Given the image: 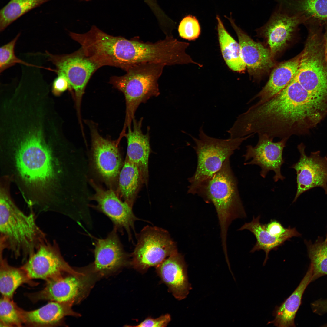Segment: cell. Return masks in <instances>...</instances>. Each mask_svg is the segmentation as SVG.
Returning a JSON list of instances; mask_svg holds the SVG:
<instances>
[{"instance_id":"cell-1","label":"cell","mask_w":327,"mask_h":327,"mask_svg":"<svg viewBox=\"0 0 327 327\" xmlns=\"http://www.w3.org/2000/svg\"><path fill=\"white\" fill-rule=\"evenodd\" d=\"M68 144L60 130L39 120L23 123L2 137V149L13 155L18 176L26 187L36 193L33 203L38 193L35 204L45 205L54 202L51 193L64 174V167L54 153Z\"/></svg>"},{"instance_id":"cell-19","label":"cell","mask_w":327,"mask_h":327,"mask_svg":"<svg viewBox=\"0 0 327 327\" xmlns=\"http://www.w3.org/2000/svg\"><path fill=\"white\" fill-rule=\"evenodd\" d=\"M230 21L237 36L242 58L249 72L258 75L269 70L274 65L270 50L252 39L238 26L231 16H225Z\"/></svg>"},{"instance_id":"cell-27","label":"cell","mask_w":327,"mask_h":327,"mask_svg":"<svg viewBox=\"0 0 327 327\" xmlns=\"http://www.w3.org/2000/svg\"><path fill=\"white\" fill-rule=\"evenodd\" d=\"M25 283L31 286L37 284L29 278L21 267L10 265L3 257V253H0V291L2 296L12 299L15 290Z\"/></svg>"},{"instance_id":"cell-10","label":"cell","mask_w":327,"mask_h":327,"mask_svg":"<svg viewBox=\"0 0 327 327\" xmlns=\"http://www.w3.org/2000/svg\"><path fill=\"white\" fill-rule=\"evenodd\" d=\"M49 61L56 67V73L67 79L69 90H73L75 108L80 124H82L81 115L82 100L86 85L91 76L97 68L96 65L78 51L70 54H53L45 51Z\"/></svg>"},{"instance_id":"cell-30","label":"cell","mask_w":327,"mask_h":327,"mask_svg":"<svg viewBox=\"0 0 327 327\" xmlns=\"http://www.w3.org/2000/svg\"><path fill=\"white\" fill-rule=\"evenodd\" d=\"M305 242L312 269V282L327 275V243L320 237L314 243L306 240Z\"/></svg>"},{"instance_id":"cell-22","label":"cell","mask_w":327,"mask_h":327,"mask_svg":"<svg viewBox=\"0 0 327 327\" xmlns=\"http://www.w3.org/2000/svg\"><path fill=\"white\" fill-rule=\"evenodd\" d=\"M300 54L290 60L277 65L272 71L269 79L260 91L249 102L258 99L257 103L264 102L277 94L289 84L299 67Z\"/></svg>"},{"instance_id":"cell-37","label":"cell","mask_w":327,"mask_h":327,"mask_svg":"<svg viewBox=\"0 0 327 327\" xmlns=\"http://www.w3.org/2000/svg\"><path fill=\"white\" fill-rule=\"evenodd\" d=\"M311 307L313 312L322 315L327 313V299L315 301L311 304Z\"/></svg>"},{"instance_id":"cell-23","label":"cell","mask_w":327,"mask_h":327,"mask_svg":"<svg viewBox=\"0 0 327 327\" xmlns=\"http://www.w3.org/2000/svg\"><path fill=\"white\" fill-rule=\"evenodd\" d=\"M312 269L310 265L308 269L299 285L293 292L280 306H276L273 312L274 319L267 324H273L277 327H295L294 319L300 306L304 292L312 282Z\"/></svg>"},{"instance_id":"cell-40","label":"cell","mask_w":327,"mask_h":327,"mask_svg":"<svg viewBox=\"0 0 327 327\" xmlns=\"http://www.w3.org/2000/svg\"><path fill=\"white\" fill-rule=\"evenodd\" d=\"M325 241H326V242L327 243V236H326V239H325Z\"/></svg>"},{"instance_id":"cell-31","label":"cell","mask_w":327,"mask_h":327,"mask_svg":"<svg viewBox=\"0 0 327 327\" xmlns=\"http://www.w3.org/2000/svg\"><path fill=\"white\" fill-rule=\"evenodd\" d=\"M18 307L12 299L2 297L0 300V326H22L23 323Z\"/></svg>"},{"instance_id":"cell-36","label":"cell","mask_w":327,"mask_h":327,"mask_svg":"<svg viewBox=\"0 0 327 327\" xmlns=\"http://www.w3.org/2000/svg\"><path fill=\"white\" fill-rule=\"evenodd\" d=\"M69 88V84L67 78L62 75L58 74L53 81L51 92L54 95L58 96Z\"/></svg>"},{"instance_id":"cell-18","label":"cell","mask_w":327,"mask_h":327,"mask_svg":"<svg viewBox=\"0 0 327 327\" xmlns=\"http://www.w3.org/2000/svg\"><path fill=\"white\" fill-rule=\"evenodd\" d=\"M156 271L176 298L180 300L187 297L191 287L183 255L176 251L156 266Z\"/></svg>"},{"instance_id":"cell-33","label":"cell","mask_w":327,"mask_h":327,"mask_svg":"<svg viewBox=\"0 0 327 327\" xmlns=\"http://www.w3.org/2000/svg\"><path fill=\"white\" fill-rule=\"evenodd\" d=\"M180 36L189 41L194 40L199 36L200 26L198 20L190 15L185 17L180 22L178 27Z\"/></svg>"},{"instance_id":"cell-24","label":"cell","mask_w":327,"mask_h":327,"mask_svg":"<svg viewBox=\"0 0 327 327\" xmlns=\"http://www.w3.org/2000/svg\"><path fill=\"white\" fill-rule=\"evenodd\" d=\"M290 12L298 14L304 23L327 24V0H276Z\"/></svg>"},{"instance_id":"cell-25","label":"cell","mask_w":327,"mask_h":327,"mask_svg":"<svg viewBox=\"0 0 327 327\" xmlns=\"http://www.w3.org/2000/svg\"><path fill=\"white\" fill-rule=\"evenodd\" d=\"M260 219V216L256 217L253 216L251 222L245 223L238 230H248L255 236L256 241L250 252L253 253L260 250L264 251L266 254L263 264L264 266L269 259V254L271 251L277 250L286 241L294 236L290 235L280 237L273 236L266 230L265 225L261 223Z\"/></svg>"},{"instance_id":"cell-34","label":"cell","mask_w":327,"mask_h":327,"mask_svg":"<svg viewBox=\"0 0 327 327\" xmlns=\"http://www.w3.org/2000/svg\"><path fill=\"white\" fill-rule=\"evenodd\" d=\"M266 230L273 236L280 237L288 235H292L294 237H299L301 234L295 228L289 226L285 228L279 221L274 220H271L267 224L264 225Z\"/></svg>"},{"instance_id":"cell-15","label":"cell","mask_w":327,"mask_h":327,"mask_svg":"<svg viewBox=\"0 0 327 327\" xmlns=\"http://www.w3.org/2000/svg\"><path fill=\"white\" fill-rule=\"evenodd\" d=\"M258 140L254 147L251 145L246 146V151L243 156L246 162H249L244 164L256 165L261 168L260 175L265 178L270 171L275 173L273 179L275 182L279 180H283L285 177L281 173V167L284 163L282 157L283 149L288 140L281 139L277 142L273 141V139L265 134H258Z\"/></svg>"},{"instance_id":"cell-38","label":"cell","mask_w":327,"mask_h":327,"mask_svg":"<svg viewBox=\"0 0 327 327\" xmlns=\"http://www.w3.org/2000/svg\"><path fill=\"white\" fill-rule=\"evenodd\" d=\"M324 43V51L326 60L327 63V24L325 27V32L323 34Z\"/></svg>"},{"instance_id":"cell-17","label":"cell","mask_w":327,"mask_h":327,"mask_svg":"<svg viewBox=\"0 0 327 327\" xmlns=\"http://www.w3.org/2000/svg\"><path fill=\"white\" fill-rule=\"evenodd\" d=\"M302 23L304 20L301 16L290 12L279 5L259 31L267 40L273 56L286 46Z\"/></svg>"},{"instance_id":"cell-28","label":"cell","mask_w":327,"mask_h":327,"mask_svg":"<svg viewBox=\"0 0 327 327\" xmlns=\"http://www.w3.org/2000/svg\"><path fill=\"white\" fill-rule=\"evenodd\" d=\"M216 18L220 49L226 63L233 71L238 72L244 71L246 67L242 58L239 43L227 31L218 15Z\"/></svg>"},{"instance_id":"cell-9","label":"cell","mask_w":327,"mask_h":327,"mask_svg":"<svg viewBox=\"0 0 327 327\" xmlns=\"http://www.w3.org/2000/svg\"><path fill=\"white\" fill-rule=\"evenodd\" d=\"M85 122L90 130L91 162L94 170L109 189L115 191L122 166L120 143L117 140L104 138L99 133L96 124L88 120Z\"/></svg>"},{"instance_id":"cell-39","label":"cell","mask_w":327,"mask_h":327,"mask_svg":"<svg viewBox=\"0 0 327 327\" xmlns=\"http://www.w3.org/2000/svg\"><path fill=\"white\" fill-rule=\"evenodd\" d=\"M42 106V107H47V108H49V109H51V110H52V109H50V108H48V107H44V106H28V107H23V108H21V109H18V110H16V111H14V112H15V111H18V110H19V109H22V108H25V107H32V106ZM54 111V112H56L55 111ZM14 112H13L12 113H13ZM56 113H57V112H56ZM12 113L10 114H11ZM57 114H58V113H57ZM10 114H9V115H8L7 116H8V115H10ZM58 115H59V114H58ZM59 116H60V115H59ZM7 116H6V117H7ZM4 118V119H4V118Z\"/></svg>"},{"instance_id":"cell-20","label":"cell","mask_w":327,"mask_h":327,"mask_svg":"<svg viewBox=\"0 0 327 327\" xmlns=\"http://www.w3.org/2000/svg\"><path fill=\"white\" fill-rule=\"evenodd\" d=\"M73 304L70 302L50 301L41 307L31 311H26L18 307L23 324L29 326H53L61 325L66 316L78 317L80 315L72 308Z\"/></svg>"},{"instance_id":"cell-29","label":"cell","mask_w":327,"mask_h":327,"mask_svg":"<svg viewBox=\"0 0 327 327\" xmlns=\"http://www.w3.org/2000/svg\"><path fill=\"white\" fill-rule=\"evenodd\" d=\"M51 0H10L0 11V31L32 9Z\"/></svg>"},{"instance_id":"cell-16","label":"cell","mask_w":327,"mask_h":327,"mask_svg":"<svg viewBox=\"0 0 327 327\" xmlns=\"http://www.w3.org/2000/svg\"><path fill=\"white\" fill-rule=\"evenodd\" d=\"M117 231L113 228L106 237L96 240L94 250V261L89 267L98 277L114 273L129 264L128 255Z\"/></svg>"},{"instance_id":"cell-3","label":"cell","mask_w":327,"mask_h":327,"mask_svg":"<svg viewBox=\"0 0 327 327\" xmlns=\"http://www.w3.org/2000/svg\"><path fill=\"white\" fill-rule=\"evenodd\" d=\"M7 184L2 183L0 188V252L7 249L25 262L47 240L46 235L37 224L32 210L26 214L15 203Z\"/></svg>"},{"instance_id":"cell-7","label":"cell","mask_w":327,"mask_h":327,"mask_svg":"<svg viewBox=\"0 0 327 327\" xmlns=\"http://www.w3.org/2000/svg\"><path fill=\"white\" fill-rule=\"evenodd\" d=\"M320 30L319 27L309 29L293 78L312 96L327 104V63Z\"/></svg>"},{"instance_id":"cell-13","label":"cell","mask_w":327,"mask_h":327,"mask_svg":"<svg viewBox=\"0 0 327 327\" xmlns=\"http://www.w3.org/2000/svg\"><path fill=\"white\" fill-rule=\"evenodd\" d=\"M90 182L94 190L90 199L97 203L91 206L107 216L112 221L113 228L117 231L125 230L129 238H131V230L134 228L135 222L138 220L132 207L121 200L114 190L104 189L93 180Z\"/></svg>"},{"instance_id":"cell-26","label":"cell","mask_w":327,"mask_h":327,"mask_svg":"<svg viewBox=\"0 0 327 327\" xmlns=\"http://www.w3.org/2000/svg\"><path fill=\"white\" fill-rule=\"evenodd\" d=\"M142 177L137 167L127 158L120 171L115 192L119 197L132 207Z\"/></svg>"},{"instance_id":"cell-14","label":"cell","mask_w":327,"mask_h":327,"mask_svg":"<svg viewBox=\"0 0 327 327\" xmlns=\"http://www.w3.org/2000/svg\"><path fill=\"white\" fill-rule=\"evenodd\" d=\"M299 159L290 167L296 172L297 188L293 202L302 193L314 187L322 188L327 195V155H320L319 151L307 156L303 143L298 145Z\"/></svg>"},{"instance_id":"cell-41","label":"cell","mask_w":327,"mask_h":327,"mask_svg":"<svg viewBox=\"0 0 327 327\" xmlns=\"http://www.w3.org/2000/svg\"><path fill=\"white\" fill-rule=\"evenodd\" d=\"M84 0V1H89L91 0Z\"/></svg>"},{"instance_id":"cell-2","label":"cell","mask_w":327,"mask_h":327,"mask_svg":"<svg viewBox=\"0 0 327 327\" xmlns=\"http://www.w3.org/2000/svg\"><path fill=\"white\" fill-rule=\"evenodd\" d=\"M327 113V106L313 96L293 77L281 91L256 103L237 117L228 130L232 138L253 134L287 138L307 133Z\"/></svg>"},{"instance_id":"cell-12","label":"cell","mask_w":327,"mask_h":327,"mask_svg":"<svg viewBox=\"0 0 327 327\" xmlns=\"http://www.w3.org/2000/svg\"><path fill=\"white\" fill-rule=\"evenodd\" d=\"M21 267L30 279L46 282L65 274L79 276L84 273L75 270L66 261L55 240L52 242L47 240L42 243Z\"/></svg>"},{"instance_id":"cell-5","label":"cell","mask_w":327,"mask_h":327,"mask_svg":"<svg viewBox=\"0 0 327 327\" xmlns=\"http://www.w3.org/2000/svg\"><path fill=\"white\" fill-rule=\"evenodd\" d=\"M165 66L151 63L135 64L127 70L125 74L111 78L110 83L121 92L125 98L126 115L123 131H126L132 124L139 105L160 94L158 80Z\"/></svg>"},{"instance_id":"cell-11","label":"cell","mask_w":327,"mask_h":327,"mask_svg":"<svg viewBox=\"0 0 327 327\" xmlns=\"http://www.w3.org/2000/svg\"><path fill=\"white\" fill-rule=\"evenodd\" d=\"M84 271L81 276L68 274L47 281L41 290L26 296L34 302L46 300L78 303L87 296L97 278L91 272Z\"/></svg>"},{"instance_id":"cell-8","label":"cell","mask_w":327,"mask_h":327,"mask_svg":"<svg viewBox=\"0 0 327 327\" xmlns=\"http://www.w3.org/2000/svg\"><path fill=\"white\" fill-rule=\"evenodd\" d=\"M129 264L140 272L157 266L177 251L176 243L164 229L147 226L138 234Z\"/></svg>"},{"instance_id":"cell-35","label":"cell","mask_w":327,"mask_h":327,"mask_svg":"<svg viewBox=\"0 0 327 327\" xmlns=\"http://www.w3.org/2000/svg\"><path fill=\"white\" fill-rule=\"evenodd\" d=\"M171 320L169 314H167L154 319L148 317L135 327H164L167 326Z\"/></svg>"},{"instance_id":"cell-32","label":"cell","mask_w":327,"mask_h":327,"mask_svg":"<svg viewBox=\"0 0 327 327\" xmlns=\"http://www.w3.org/2000/svg\"><path fill=\"white\" fill-rule=\"evenodd\" d=\"M20 35L18 34L11 41L1 46L0 49V73L19 63L29 67L41 68L51 71L53 69L49 68L39 66L26 62L18 58L15 55L14 48L16 42Z\"/></svg>"},{"instance_id":"cell-4","label":"cell","mask_w":327,"mask_h":327,"mask_svg":"<svg viewBox=\"0 0 327 327\" xmlns=\"http://www.w3.org/2000/svg\"><path fill=\"white\" fill-rule=\"evenodd\" d=\"M196 194L208 203H212L217 212L220 229L223 252L227 253V236L229 226L233 220L244 218L246 214L241 200L237 180L230 167V158L220 169L202 183Z\"/></svg>"},{"instance_id":"cell-21","label":"cell","mask_w":327,"mask_h":327,"mask_svg":"<svg viewBox=\"0 0 327 327\" xmlns=\"http://www.w3.org/2000/svg\"><path fill=\"white\" fill-rule=\"evenodd\" d=\"M143 118L138 121L135 117L131 125L127 128L125 136L127 141L126 158L136 165L140 172L143 183H146L148 177V164L150 151L149 130L144 134L141 127Z\"/></svg>"},{"instance_id":"cell-6","label":"cell","mask_w":327,"mask_h":327,"mask_svg":"<svg viewBox=\"0 0 327 327\" xmlns=\"http://www.w3.org/2000/svg\"><path fill=\"white\" fill-rule=\"evenodd\" d=\"M199 132V139L190 135L194 142L193 147L197 157L196 171L188 179L190 185L188 192L193 194L202 183L220 169L226 160L230 158L235 150L239 149L243 141L254 135L252 134L240 137L219 139L206 134L203 126L200 128Z\"/></svg>"}]
</instances>
